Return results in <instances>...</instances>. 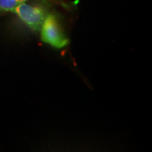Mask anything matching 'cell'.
<instances>
[{
	"instance_id": "1",
	"label": "cell",
	"mask_w": 152,
	"mask_h": 152,
	"mask_svg": "<svg viewBox=\"0 0 152 152\" xmlns=\"http://www.w3.org/2000/svg\"><path fill=\"white\" fill-rule=\"evenodd\" d=\"M39 31L42 41L54 48L62 49L69 45V39L65 35L58 19L54 14H48Z\"/></svg>"
},
{
	"instance_id": "2",
	"label": "cell",
	"mask_w": 152,
	"mask_h": 152,
	"mask_svg": "<svg viewBox=\"0 0 152 152\" xmlns=\"http://www.w3.org/2000/svg\"><path fill=\"white\" fill-rule=\"evenodd\" d=\"M19 18L34 31L39 32L42 25L48 16L47 9L42 6L29 5L23 2L14 11Z\"/></svg>"
},
{
	"instance_id": "3",
	"label": "cell",
	"mask_w": 152,
	"mask_h": 152,
	"mask_svg": "<svg viewBox=\"0 0 152 152\" xmlns=\"http://www.w3.org/2000/svg\"><path fill=\"white\" fill-rule=\"evenodd\" d=\"M21 3L19 0H0V11L14 12L15 9Z\"/></svg>"
},
{
	"instance_id": "4",
	"label": "cell",
	"mask_w": 152,
	"mask_h": 152,
	"mask_svg": "<svg viewBox=\"0 0 152 152\" xmlns=\"http://www.w3.org/2000/svg\"><path fill=\"white\" fill-rule=\"evenodd\" d=\"M19 1H20V2H25V1H27V0H19Z\"/></svg>"
}]
</instances>
